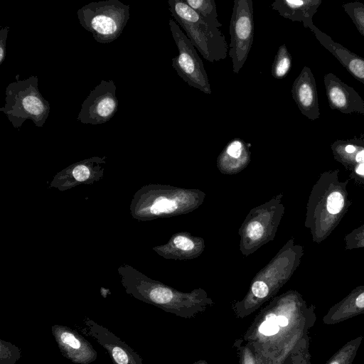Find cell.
I'll return each instance as SVG.
<instances>
[{
    "mask_svg": "<svg viewBox=\"0 0 364 364\" xmlns=\"http://www.w3.org/2000/svg\"><path fill=\"white\" fill-rule=\"evenodd\" d=\"M116 89L114 80H102L83 101L77 120L92 125L108 122L118 109Z\"/></svg>",
    "mask_w": 364,
    "mask_h": 364,
    "instance_id": "obj_10",
    "label": "cell"
},
{
    "mask_svg": "<svg viewBox=\"0 0 364 364\" xmlns=\"http://www.w3.org/2000/svg\"><path fill=\"white\" fill-rule=\"evenodd\" d=\"M277 323L282 327H285L288 326L289 321L288 318L282 315L277 316Z\"/></svg>",
    "mask_w": 364,
    "mask_h": 364,
    "instance_id": "obj_30",
    "label": "cell"
},
{
    "mask_svg": "<svg viewBox=\"0 0 364 364\" xmlns=\"http://www.w3.org/2000/svg\"><path fill=\"white\" fill-rule=\"evenodd\" d=\"M331 149L336 161L350 171L355 166L364 164V136L347 140H336Z\"/></svg>",
    "mask_w": 364,
    "mask_h": 364,
    "instance_id": "obj_21",
    "label": "cell"
},
{
    "mask_svg": "<svg viewBox=\"0 0 364 364\" xmlns=\"http://www.w3.org/2000/svg\"><path fill=\"white\" fill-rule=\"evenodd\" d=\"M254 30L252 1L234 0L230 21L229 55L235 74L240 72L247 59L253 43Z\"/></svg>",
    "mask_w": 364,
    "mask_h": 364,
    "instance_id": "obj_9",
    "label": "cell"
},
{
    "mask_svg": "<svg viewBox=\"0 0 364 364\" xmlns=\"http://www.w3.org/2000/svg\"><path fill=\"white\" fill-rule=\"evenodd\" d=\"M282 198L281 193L250 211L238 231L242 254L250 255L274 240L284 213Z\"/></svg>",
    "mask_w": 364,
    "mask_h": 364,
    "instance_id": "obj_6",
    "label": "cell"
},
{
    "mask_svg": "<svg viewBox=\"0 0 364 364\" xmlns=\"http://www.w3.org/2000/svg\"><path fill=\"white\" fill-rule=\"evenodd\" d=\"M323 82L331 109L343 114H364V100L352 87L331 73L324 75Z\"/></svg>",
    "mask_w": 364,
    "mask_h": 364,
    "instance_id": "obj_14",
    "label": "cell"
},
{
    "mask_svg": "<svg viewBox=\"0 0 364 364\" xmlns=\"http://www.w3.org/2000/svg\"><path fill=\"white\" fill-rule=\"evenodd\" d=\"M168 23L178 50V55L172 58V67L189 86L211 94L208 74L196 48L176 21L170 18Z\"/></svg>",
    "mask_w": 364,
    "mask_h": 364,
    "instance_id": "obj_8",
    "label": "cell"
},
{
    "mask_svg": "<svg viewBox=\"0 0 364 364\" xmlns=\"http://www.w3.org/2000/svg\"><path fill=\"white\" fill-rule=\"evenodd\" d=\"M364 313V284L353 289L333 306L323 317L326 324H335Z\"/></svg>",
    "mask_w": 364,
    "mask_h": 364,
    "instance_id": "obj_20",
    "label": "cell"
},
{
    "mask_svg": "<svg viewBox=\"0 0 364 364\" xmlns=\"http://www.w3.org/2000/svg\"><path fill=\"white\" fill-rule=\"evenodd\" d=\"M80 25L100 43L117 40L129 18V6L119 0L91 2L77 11Z\"/></svg>",
    "mask_w": 364,
    "mask_h": 364,
    "instance_id": "obj_5",
    "label": "cell"
},
{
    "mask_svg": "<svg viewBox=\"0 0 364 364\" xmlns=\"http://www.w3.org/2000/svg\"><path fill=\"white\" fill-rule=\"evenodd\" d=\"M346 250H354L364 247V224L353 230L345 237Z\"/></svg>",
    "mask_w": 364,
    "mask_h": 364,
    "instance_id": "obj_27",
    "label": "cell"
},
{
    "mask_svg": "<svg viewBox=\"0 0 364 364\" xmlns=\"http://www.w3.org/2000/svg\"><path fill=\"white\" fill-rule=\"evenodd\" d=\"M279 331V326L277 323H270L264 321L259 327V331L262 334L270 336L277 334Z\"/></svg>",
    "mask_w": 364,
    "mask_h": 364,
    "instance_id": "obj_28",
    "label": "cell"
},
{
    "mask_svg": "<svg viewBox=\"0 0 364 364\" xmlns=\"http://www.w3.org/2000/svg\"><path fill=\"white\" fill-rule=\"evenodd\" d=\"M84 322L87 333L107 350L113 364H143L141 357L109 329L90 318Z\"/></svg>",
    "mask_w": 364,
    "mask_h": 364,
    "instance_id": "obj_13",
    "label": "cell"
},
{
    "mask_svg": "<svg viewBox=\"0 0 364 364\" xmlns=\"http://www.w3.org/2000/svg\"><path fill=\"white\" fill-rule=\"evenodd\" d=\"M205 248L204 240L185 232H177L164 245L153 247L160 256L171 259H191L200 256Z\"/></svg>",
    "mask_w": 364,
    "mask_h": 364,
    "instance_id": "obj_16",
    "label": "cell"
},
{
    "mask_svg": "<svg viewBox=\"0 0 364 364\" xmlns=\"http://www.w3.org/2000/svg\"><path fill=\"white\" fill-rule=\"evenodd\" d=\"M362 337L352 340L341 348L326 364H352Z\"/></svg>",
    "mask_w": 364,
    "mask_h": 364,
    "instance_id": "obj_23",
    "label": "cell"
},
{
    "mask_svg": "<svg viewBox=\"0 0 364 364\" xmlns=\"http://www.w3.org/2000/svg\"><path fill=\"white\" fill-rule=\"evenodd\" d=\"M318 41L328 50L357 80L364 84V58L334 41L315 25L309 28Z\"/></svg>",
    "mask_w": 364,
    "mask_h": 364,
    "instance_id": "obj_17",
    "label": "cell"
},
{
    "mask_svg": "<svg viewBox=\"0 0 364 364\" xmlns=\"http://www.w3.org/2000/svg\"><path fill=\"white\" fill-rule=\"evenodd\" d=\"M20 358L21 351L16 346L0 339V364H16Z\"/></svg>",
    "mask_w": 364,
    "mask_h": 364,
    "instance_id": "obj_26",
    "label": "cell"
},
{
    "mask_svg": "<svg viewBox=\"0 0 364 364\" xmlns=\"http://www.w3.org/2000/svg\"><path fill=\"white\" fill-rule=\"evenodd\" d=\"M168 4L171 16L204 59L213 63L226 58L228 46L220 22L205 19L183 0H168Z\"/></svg>",
    "mask_w": 364,
    "mask_h": 364,
    "instance_id": "obj_3",
    "label": "cell"
},
{
    "mask_svg": "<svg viewBox=\"0 0 364 364\" xmlns=\"http://www.w3.org/2000/svg\"><path fill=\"white\" fill-rule=\"evenodd\" d=\"M105 159V156H93L71 164L55 176L50 187L63 191L80 184H91L101 179Z\"/></svg>",
    "mask_w": 364,
    "mask_h": 364,
    "instance_id": "obj_11",
    "label": "cell"
},
{
    "mask_svg": "<svg viewBox=\"0 0 364 364\" xmlns=\"http://www.w3.org/2000/svg\"><path fill=\"white\" fill-rule=\"evenodd\" d=\"M277 317L276 314H269L266 316V320L268 322L277 323Z\"/></svg>",
    "mask_w": 364,
    "mask_h": 364,
    "instance_id": "obj_31",
    "label": "cell"
},
{
    "mask_svg": "<svg viewBox=\"0 0 364 364\" xmlns=\"http://www.w3.org/2000/svg\"><path fill=\"white\" fill-rule=\"evenodd\" d=\"M303 255V246L295 244L294 237L289 239L256 275L251 285L253 296L264 299L270 292L272 282L280 285L287 282L299 267Z\"/></svg>",
    "mask_w": 364,
    "mask_h": 364,
    "instance_id": "obj_7",
    "label": "cell"
},
{
    "mask_svg": "<svg viewBox=\"0 0 364 364\" xmlns=\"http://www.w3.org/2000/svg\"><path fill=\"white\" fill-rule=\"evenodd\" d=\"M205 197V193L199 189L149 184L134 195L130 213L133 218L141 221L186 214L198 208Z\"/></svg>",
    "mask_w": 364,
    "mask_h": 364,
    "instance_id": "obj_2",
    "label": "cell"
},
{
    "mask_svg": "<svg viewBox=\"0 0 364 364\" xmlns=\"http://www.w3.org/2000/svg\"><path fill=\"white\" fill-rule=\"evenodd\" d=\"M191 9L205 19L218 23L214 0H183Z\"/></svg>",
    "mask_w": 364,
    "mask_h": 364,
    "instance_id": "obj_24",
    "label": "cell"
},
{
    "mask_svg": "<svg viewBox=\"0 0 364 364\" xmlns=\"http://www.w3.org/2000/svg\"><path fill=\"white\" fill-rule=\"evenodd\" d=\"M51 331L62 355L74 364H90L97 359V351L76 331L55 324Z\"/></svg>",
    "mask_w": 364,
    "mask_h": 364,
    "instance_id": "obj_12",
    "label": "cell"
},
{
    "mask_svg": "<svg viewBox=\"0 0 364 364\" xmlns=\"http://www.w3.org/2000/svg\"><path fill=\"white\" fill-rule=\"evenodd\" d=\"M342 7L364 37V4L355 1L343 4Z\"/></svg>",
    "mask_w": 364,
    "mask_h": 364,
    "instance_id": "obj_25",
    "label": "cell"
},
{
    "mask_svg": "<svg viewBox=\"0 0 364 364\" xmlns=\"http://www.w3.org/2000/svg\"><path fill=\"white\" fill-rule=\"evenodd\" d=\"M292 58L285 44L281 45L274 56L271 74L275 78H284L291 68Z\"/></svg>",
    "mask_w": 364,
    "mask_h": 364,
    "instance_id": "obj_22",
    "label": "cell"
},
{
    "mask_svg": "<svg viewBox=\"0 0 364 364\" xmlns=\"http://www.w3.org/2000/svg\"><path fill=\"white\" fill-rule=\"evenodd\" d=\"M50 109V104L42 96L38 77L35 75L9 83L6 88L5 105L0 108L14 128H19L27 119L38 127H43Z\"/></svg>",
    "mask_w": 364,
    "mask_h": 364,
    "instance_id": "obj_4",
    "label": "cell"
},
{
    "mask_svg": "<svg viewBox=\"0 0 364 364\" xmlns=\"http://www.w3.org/2000/svg\"><path fill=\"white\" fill-rule=\"evenodd\" d=\"M338 173V169L321 173L309 197L304 225L318 244L332 233L353 203L347 190L350 180L341 181Z\"/></svg>",
    "mask_w": 364,
    "mask_h": 364,
    "instance_id": "obj_1",
    "label": "cell"
},
{
    "mask_svg": "<svg viewBox=\"0 0 364 364\" xmlns=\"http://www.w3.org/2000/svg\"><path fill=\"white\" fill-rule=\"evenodd\" d=\"M322 3L321 0H276L270 5L282 17L302 23L304 28L313 25V16Z\"/></svg>",
    "mask_w": 364,
    "mask_h": 364,
    "instance_id": "obj_19",
    "label": "cell"
},
{
    "mask_svg": "<svg viewBox=\"0 0 364 364\" xmlns=\"http://www.w3.org/2000/svg\"><path fill=\"white\" fill-rule=\"evenodd\" d=\"M292 97L303 115L310 120L320 117L318 97L315 77L311 69L304 66L291 87Z\"/></svg>",
    "mask_w": 364,
    "mask_h": 364,
    "instance_id": "obj_15",
    "label": "cell"
},
{
    "mask_svg": "<svg viewBox=\"0 0 364 364\" xmlns=\"http://www.w3.org/2000/svg\"><path fill=\"white\" fill-rule=\"evenodd\" d=\"M9 27L6 26L0 30V65L6 58V46Z\"/></svg>",
    "mask_w": 364,
    "mask_h": 364,
    "instance_id": "obj_29",
    "label": "cell"
},
{
    "mask_svg": "<svg viewBox=\"0 0 364 364\" xmlns=\"http://www.w3.org/2000/svg\"><path fill=\"white\" fill-rule=\"evenodd\" d=\"M250 144L240 138L230 140L217 159V166L224 174H235L243 170L250 161Z\"/></svg>",
    "mask_w": 364,
    "mask_h": 364,
    "instance_id": "obj_18",
    "label": "cell"
}]
</instances>
